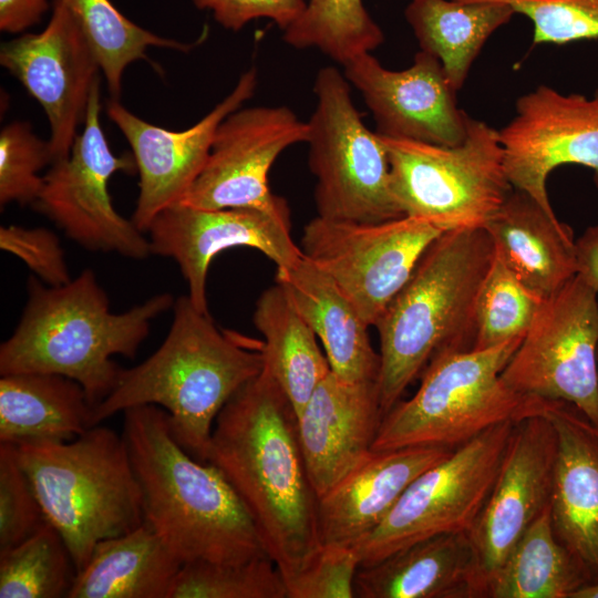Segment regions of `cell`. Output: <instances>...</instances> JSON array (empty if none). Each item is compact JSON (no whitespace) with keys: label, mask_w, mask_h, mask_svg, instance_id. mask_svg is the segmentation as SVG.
<instances>
[{"label":"cell","mask_w":598,"mask_h":598,"mask_svg":"<svg viewBox=\"0 0 598 598\" xmlns=\"http://www.w3.org/2000/svg\"><path fill=\"white\" fill-rule=\"evenodd\" d=\"M206 463L217 467L240 497L287 585L322 544L298 416L267 369L217 415Z\"/></svg>","instance_id":"obj_1"},{"label":"cell","mask_w":598,"mask_h":598,"mask_svg":"<svg viewBox=\"0 0 598 598\" xmlns=\"http://www.w3.org/2000/svg\"><path fill=\"white\" fill-rule=\"evenodd\" d=\"M123 413L144 523L182 565L269 557L236 491L217 467L178 444L164 409L145 404Z\"/></svg>","instance_id":"obj_2"},{"label":"cell","mask_w":598,"mask_h":598,"mask_svg":"<svg viewBox=\"0 0 598 598\" xmlns=\"http://www.w3.org/2000/svg\"><path fill=\"white\" fill-rule=\"evenodd\" d=\"M174 302L164 292L114 313L91 269L61 286L30 276L21 319L0 346V374L64 375L81 384L94 408L117 384L122 368L112 357L134 358L152 321Z\"/></svg>","instance_id":"obj_3"},{"label":"cell","mask_w":598,"mask_h":598,"mask_svg":"<svg viewBox=\"0 0 598 598\" xmlns=\"http://www.w3.org/2000/svg\"><path fill=\"white\" fill-rule=\"evenodd\" d=\"M173 311L161 347L136 367L122 369L114 390L92 408L90 427L133 406L157 405L167 412L178 444L206 463L217 415L264 369L262 343L250 348L220 331L188 295L174 302Z\"/></svg>","instance_id":"obj_4"},{"label":"cell","mask_w":598,"mask_h":598,"mask_svg":"<svg viewBox=\"0 0 598 598\" xmlns=\"http://www.w3.org/2000/svg\"><path fill=\"white\" fill-rule=\"evenodd\" d=\"M494 254L485 228L444 231L386 306L374 324L384 415L436 354L473 349L477 295Z\"/></svg>","instance_id":"obj_5"},{"label":"cell","mask_w":598,"mask_h":598,"mask_svg":"<svg viewBox=\"0 0 598 598\" xmlns=\"http://www.w3.org/2000/svg\"><path fill=\"white\" fill-rule=\"evenodd\" d=\"M17 453L76 571L97 543L144 523L142 493L123 434L99 424L72 441L21 445Z\"/></svg>","instance_id":"obj_6"},{"label":"cell","mask_w":598,"mask_h":598,"mask_svg":"<svg viewBox=\"0 0 598 598\" xmlns=\"http://www.w3.org/2000/svg\"><path fill=\"white\" fill-rule=\"evenodd\" d=\"M522 339L436 354L414 395L400 400L383 416L372 451L455 450L494 425L542 413L545 400L517 393L501 378Z\"/></svg>","instance_id":"obj_7"},{"label":"cell","mask_w":598,"mask_h":598,"mask_svg":"<svg viewBox=\"0 0 598 598\" xmlns=\"http://www.w3.org/2000/svg\"><path fill=\"white\" fill-rule=\"evenodd\" d=\"M380 137L404 216L444 231L485 228L513 189L498 131L483 121L468 116L466 136L454 146Z\"/></svg>","instance_id":"obj_8"},{"label":"cell","mask_w":598,"mask_h":598,"mask_svg":"<svg viewBox=\"0 0 598 598\" xmlns=\"http://www.w3.org/2000/svg\"><path fill=\"white\" fill-rule=\"evenodd\" d=\"M313 92L317 103L307 121V143L317 216L358 223L404 216L391 192L386 148L363 123L344 74L334 66L321 68Z\"/></svg>","instance_id":"obj_9"},{"label":"cell","mask_w":598,"mask_h":598,"mask_svg":"<svg viewBox=\"0 0 598 598\" xmlns=\"http://www.w3.org/2000/svg\"><path fill=\"white\" fill-rule=\"evenodd\" d=\"M514 424L487 429L421 473L384 519L353 546L360 566L433 536L470 533L494 487Z\"/></svg>","instance_id":"obj_10"},{"label":"cell","mask_w":598,"mask_h":598,"mask_svg":"<svg viewBox=\"0 0 598 598\" xmlns=\"http://www.w3.org/2000/svg\"><path fill=\"white\" fill-rule=\"evenodd\" d=\"M501 378L517 393L569 403L598 424V297L578 275L542 302Z\"/></svg>","instance_id":"obj_11"},{"label":"cell","mask_w":598,"mask_h":598,"mask_svg":"<svg viewBox=\"0 0 598 598\" xmlns=\"http://www.w3.org/2000/svg\"><path fill=\"white\" fill-rule=\"evenodd\" d=\"M100 83L99 76L82 132L69 156L51 164L33 206L83 248L145 259L152 254L148 238L116 212L107 189L113 174H133L137 167L133 154L115 156L107 144L100 123Z\"/></svg>","instance_id":"obj_12"},{"label":"cell","mask_w":598,"mask_h":598,"mask_svg":"<svg viewBox=\"0 0 598 598\" xmlns=\"http://www.w3.org/2000/svg\"><path fill=\"white\" fill-rule=\"evenodd\" d=\"M444 230L402 216L379 223L315 217L301 250L328 275L371 327L411 277L422 255Z\"/></svg>","instance_id":"obj_13"},{"label":"cell","mask_w":598,"mask_h":598,"mask_svg":"<svg viewBox=\"0 0 598 598\" xmlns=\"http://www.w3.org/2000/svg\"><path fill=\"white\" fill-rule=\"evenodd\" d=\"M308 136V122L287 106L239 107L218 125L202 172L178 204L209 210L283 206L269 189L268 173L286 148Z\"/></svg>","instance_id":"obj_14"},{"label":"cell","mask_w":598,"mask_h":598,"mask_svg":"<svg viewBox=\"0 0 598 598\" xmlns=\"http://www.w3.org/2000/svg\"><path fill=\"white\" fill-rule=\"evenodd\" d=\"M147 234L152 254L176 261L190 301L204 313H209L206 281L216 255L234 247L255 248L282 269L303 254L291 237L288 204L215 210L175 204L157 214Z\"/></svg>","instance_id":"obj_15"},{"label":"cell","mask_w":598,"mask_h":598,"mask_svg":"<svg viewBox=\"0 0 598 598\" xmlns=\"http://www.w3.org/2000/svg\"><path fill=\"white\" fill-rule=\"evenodd\" d=\"M498 134L512 187L549 214L546 182L556 167L586 166L598 183V90L587 97L538 85L517 100L515 116Z\"/></svg>","instance_id":"obj_16"},{"label":"cell","mask_w":598,"mask_h":598,"mask_svg":"<svg viewBox=\"0 0 598 598\" xmlns=\"http://www.w3.org/2000/svg\"><path fill=\"white\" fill-rule=\"evenodd\" d=\"M0 63L43 107L52 163L69 156L100 65L63 1L53 0L50 21L40 33L3 42Z\"/></svg>","instance_id":"obj_17"},{"label":"cell","mask_w":598,"mask_h":598,"mask_svg":"<svg viewBox=\"0 0 598 598\" xmlns=\"http://www.w3.org/2000/svg\"><path fill=\"white\" fill-rule=\"evenodd\" d=\"M557 437L542 413L515 422L494 487L468 533L475 556V598L514 546L550 506Z\"/></svg>","instance_id":"obj_18"},{"label":"cell","mask_w":598,"mask_h":598,"mask_svg":"<svg viewBox=\"0 0 598 598\" xmlns=\"http://www.w3.org/2000/svg\"><path fill=\"white\" fill-rule=\"evenodd\" d=\"M256 87L257 70L250 68L221 102L183 131L153 125L118 100L107 101L106 114L130 143L136 162L140 193L132 220L141 231L147 233L157 214L185 197L207 161L218 125L241 107Z\"/></svg>","instance_id":"obj_19"},{"label":"cell","mask_w":598,"mask_h":598,"mask_svg":"<svg viewBox=\"0 0 598 598\" xmlns=\"http://www.w3.org/2000/svg\"><path fill=\"white\" fill-rule=\"evenodd\" d=\"M371 111L378 135L443 146L462 143L468 115L457 107L440 60L420 50L405 70L385 69L370 52L343 65Z\"/></svg>","instance_id":"obj_20"},{"label":"cell","mask_w":598,"mask_h":598,"mask_svg":"<svg viewBox=\"0 0 598 598\" xmlns=\"http://www.w3.org/2000/svg\"><path fill=\"white\" fill-rule=\"evenodd\" d=\"M383 416L378 380L349 382L330 371L316 386L298 434L318 498L371 453Z\"/></svg>","instance_id":"obj_21"},{"label":"cell","mask_w":598,"mask_h":598,"mask_svg":"<svg viewBox=\"0 0 598 598\" xmlns=\"http://www.w3.org/2000/svg\"><path fill=\"white\" fill-rule=\"evenodd\" d=\"M557 437L550 501L555 535L587 585L598 584V424L576 406L544 401Z\"/></svg>","instance_id":"obj_22"},{"label":"cell","mask_w":598,"mask_h":598,"mask_svg":"<svg viewBox=\"0 0 598 598\" xmlns=\"http://www.w3.org/2000/svg\"><path fill=\"white\" fill-rule=\"evenodd\" d=\"M452 451L440 446L371 451L318 498L321 544L353 547L384 519L421 473Z\"/></svg>","instance_id":"obj_23"},{"label":"cell","mask_w":598,"mask_h":598,"mask_svg":"<svg viewBox=\"0 0 598 598\" xmlns=\"http://www.w3.org/2000/svg\"><path fill=\"white\" fill-rule=\"evenodd\" d=\"M485 229L508 268L542 299L577 275L571 228L525 192L513 188Z\"/></svg>","instance_id":"obj_24"},{"label":"cell","mask_w":598,"mask_h":598,"mask_svg":"<svg viewBox=\"0 0 598 598\" xmlns=\"http://www.w3.org/2000/svg\"><path fill=\"white\" fill-rule=\"evenodd\" d=\"M276 281L323 344L334 374L349 382L379 379L380 354L369 326L328 275L302 254L290 267L277 269Z\"/></svg>","instance_id":"obj_25"},{"label":"cell","mask_w":598,"mask_h":598,"mask_svg":"<svg viewBox=\"0 0 598 598\" xmlns=\"http://www.w3.org/2000/svg\"><path fill=\"white\" fill-rule=\"evenodd\" d=\"M475 556L468 533L433 536L360 566L358 598H475Z\"/></svg>","instance_id":"obj_26"},{"label":"cell","mask_w":598,"mask_h":598,"mask_svg":"<svg viewBox=\"0 0 598 598\" xmlns=\"http://www.w3.org/2000/svg\"><path fill=\"white\" fill-rule=\"evenodd\" d=\"M92 406L76 381L52 373L0 379V443L52 445L90 429Z\"/></svg>","instance_id":"obj_27"},{"label":"cell","mask_w":598,"mask_h":598,"mask_svg":"<svg viewBox=\"0 0 598 598\" xmlns=\"http://www.w3.org/2000/svg\"><path fill=\"white\" fill-rule=\"evenodd\" d=\"M181 566L143 523L97 543L76 571L68 598H168Z\"/></svg>","instance_id":"obj_28"},{"label":"cell","mask_w":598,"mask_h":598,"mask_svg":"<svg viewBox=\"0 0 598 598\" xmlns=\"http://www.w3.org/2000/svg\"><path fill=\"white\" fill-rule=\"evenodd\" d=\"M514 14L507 0H411L405 9L421 50L440 60L456 91L491 34Z\"/></svg>","instance_id":"obj_29"},{"label":"cell","mask_w":598,"mask_h":598,"mask_svg":"<svg viewBox=\"0 0 598 598\" xmlns=\"http://www.w3.org/2000/svg\"><path fill=\"white\" fill-rule=\"evenodd\" d=\"M252 320L264 336V368L290 399L297 416L316 386L331 371L317 336L277 282L259 296Z\"/></svg>","instance_id":"obj_30"},{"label":"cell","mask_w":598,"mask_h":598,"mask_svg":"<svg viewBox=\"0 0 598 598\" xmlns=\"http://www.w3.org/2000/svg\"><path fill=\"white\" fill-rule=\"evenodd\" d=\"M584 586L578 564L555 535L549 506L489 578L483 598H571Z\"/></svg>","instance_id":"obj_31"},{"label":"cell","mask_w":598,"mask_h":598,"mask_svg":"<svg viewBox=\"0 0 598 598\" xmlns=\"http://www.w3.org/2000/svg\"><path fill=\"white\" fill-rule=\"evenodd\" d=\"M90 44L111 99L118 100L123 72L146 59L150 47L189 51L192 45L157 35L124 17L111 0H62Z\"/></svg>","instance_id":"obj_32"},{"label":"cell","mask_w":598,"mask_h":598,"mask_svg":"<svg viewBox=\"0 0 598 598\" xmlns=\"http://www.w3.org/2000/svg\"><path fill=\"white\" fill-rule=\"evenodd\" d=\"M383 40L362 0H309L300 18L283 31L289 45L316 48L342 66Z\"/></svg>","instance_id":"obj_33"},{"label":"cell","mask_w":598,"mask_h":598,"mask_svg":"<svg viewBox=\"0 0 598 598\" xmlns=\"http://www.w3.org/2000/svg\"><path fill=\"white\" fill-rule=\"evenodd\" d=\"M76 568L60 533L47 520L0 551V598L68 597Z\"/></svg>","instance_id":"obj_34"},{"label":"cell","mask_w":598,"mask_h":598,"mask_svg":"<svg viewBox=\"0 0 598 598\" xmlns=\"http://www.w3.org/2000/svg\"><path fill=\"white\" fill-rule=\"evenodd\" d=\"M544 300L523 285L495 251L477 295L473 349L523 338Z\"/></svg>","instance_id":"obj_35"},{"label":"cell","mask_w":598,"mask_h":598,"mask_svg":"<svg viewBox=\"0 0 598 598\" xmlns=\"http://www.w3.org/2000/svg\"><path fill=\"white\" fill-rule=\"evenodd\" d=\"M168 598H288L285 579L269 557L238 564H183Z\"/></svg>","instance_id":"obj_36"},{"label":"cell","mask_w":598,"mask_h":598,"mask_svg":"<svg viewBox=\"0 0 598 598\" xmlns=\"http://www.w3.org/2000/svg\"><path fill=\"white\" fill-rule=\"evenodd\" d=\"M52 164L49 141L38 137L28 122L14 121L0 132V205H33L44 184L38 175Z\"/></svg>","instance_id":"obj_37"},{"label":"cell","mask_w":598,"mask_h":598,"mask_svg":"<svg viewBox=\"0 0 598 598\" xmlns=\"http://www.w3.org/2000/svg\"><path fill=\"white\" fill-rule=\"evenodd\" d=\"M47 522L17 446L0 443V551L34 534Z\"/></svg>","instance_id":"obj_38"},{"label":"cell","mask_w":598,"mask_h":598,"mask_svg":"<svg viewBox=\"0 0 598 598\" xmlns=\"http://www.w3.org/2000/svg\"><path fill=\"white\" fill-rule=\"evenodd\" d=\"M534 25L535 44L598 39V0H507Z\"/></svg>","instance_id":"obj_39"},{"label":"cell","mask_w":598,"mask_h":598,"mask_svg":"<svg viewBox=\"0 0 598 598\" xmlns=\"http://www.w3.org/2000/svg\"><path fill=\"white\" fill-rule=\"evenodd\" d=\"M359 567L352 546L322 544L309 565L287 582L288 598H353Z\"/></svg>","instance_id":"obj_40"},{"label":"cell","mask_w":598,"mask_h":598,"mask_svg":"<svg viewBox=\"0 0 598 598\" xmlns=\"http://www.w3.org/2000/svg\"><path fill=\"white\" fill-rule=\"evenodd\" d=\"M0 248L20 258L49 286H61L71 280L60 239L50 229L2 226Z\"/></svg>","instance_id":"obj_41"},{"label":"cell","mask_w":598,"mask_h":598,"mask_svg":"<svg viewBox=\"0 0 598 598\" xmlns=\"http://www.w3.org/2000/svg\"><path fill=\"white\" fill-rule=\"evenodd\" d=\"M200 10H210L225 29L239 31L251 20L268 18L282 31L303 13L305 0H192Z\"/></svg>","instance_id":"obj_42"},{"label":"cell","mask_w":598,"mask_h":598,"mask_svg":"<svg viewBox=\"0 0 598 598\" xmlns=\"http://www.w3.org/2000/svg\"><path fill=\"white\" fill-rule=\"evenodd\" d=\"M48 9V0H0V30L23 32L38 24Z\"/></svg>","instance_id":"obj_43"},{"label":"cell","mask_w":598,"mask_h":598,"mask_svg":"<svg viewBox=\"0 0 598 598\" xmlns=\"http://www.w3.org/2000/svg\"><path fill=\"white\" fill-rule=\"evenodd\" d=\"M577 275L598 297V225L588 227L576 239Z\"/></svg>","instance_id":"obj_44"},{"label":"cell","mask_w":598,"mask_h":598,"mask_svg":"<svg viewBox=\"0 0 598 598\" xmlns=\"http://www.w3.org/2000/svg\"><path fill=\"white\" fill-rule=\"evenodd\" d=\"M571 598H598V584L581 587Z\"/></svg>","instance_id":"obj_45"}]
</instances>
